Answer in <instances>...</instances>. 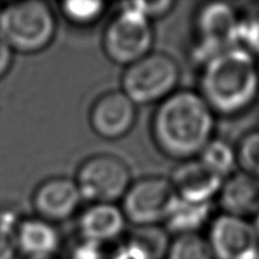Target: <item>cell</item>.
Wrapping results in <instances>:
<instances>
[{"label": "cell", "mask_w": 259, "mask_h": 259, "mask_svg": "<svg viewBox=\"0 0 259 259\" xmlns=\"http://www.w3.org/2000/svg\"><path fill=\"white\" fill-rule=\"evenodd\" d=\"M215 113L196 91L177 90L158 104L152 118V137L169 158L189 161L212 141Z\"/></svg>", "instance_id": "obj_1"}, {"label": "cell", "mask_w": 259, "mask_h": 259, "mask_svg": "<svg viewBox=\"0 0 259 259\" xmlns=\"http://www.w3.org/2000/svg\"><path fill=\"white\" fill-rule=\"evenodd\" d=\"M199 94L215 114L247 110L259 95L257 58L240 47L217 55L204 65Z\"/></svg>", "instance_id": "obj_2"}, {"label": "cell", "mask_w": 259, "mask_h": 259, "mask_svg": "<svg viewBox=\"0 0 259 259\" xmlns=\"http://www.w3.org/2000/svg\"><path fill=\"white\" fill-rule=\"evenodd\" d=\"M56 30L55 14L40 0L13 3L0 10V34L13 51L40 52L52 43Z\"/></svg>", "instance_id": "obj_3"}, {"label": "cell", "mask_w": 259, "mask_h": 259, "mask_svg": "<svg viewBox=\"0 0 259 259\" xmlns=\"http://www.w3.org/2000/svg\"><path fill=\"white\" fill-rule=\"evenodd\" d=\"M180 66L163 52H151L128 66L121 76V91L136 105L161 103L176 91Z\"/></svg>", "instance_id": "obj_4"}, {"label": "cell", "mask_w": 259, "mask_h": 259, "mask_svg": "<svg viewBox=\"0 0 259 259\" xmlns=\"http://www.w3.org/2000/svg\"><path fill=\"white\" fill-rule=\"evenodd\" d=\"M153 42L151 20L126 4L109 22L103 35V48L109 60L125 67L149 55Z\"/></svg>", "instance_id": "obj_5"}, {"label": "cell", "mask_w": 259, "mask_h": 259, "mask_svg": "<svg viewBox=\"0 0 259 259\" xmlns=\"http://www.w3.org/2000/svg\"><path fill=\"white\" fill-rule=\"evenodd\" d=\"M180 202L171 180L162 176H148L132 182L123 197L126 220L136 227L159 225L166 223Z\"/></svg>", "instance_id": "obj_6"}, {"label": "cell", "mask_w": 259, "mask_h": 259, "mask_svg": "<svg viewBox=\"0 0 259 259\" xmlns=\"http://www.w3.org/2000/svg\"><path fill=\"white\" fill-rule=\"evenodd\" d=\"M75 181L82 200L93 204H114L123 200L132 185V175L119 157L95 154L81 164Z\"/></svg>", "instance_id": "obj_7"}, {"label": "cell", "mask_w": 259, "mask_h": 259, "mask_svg": "<svg viewBox=\"0 0 259 259\" xmlns=\"http://www.w3.org/2000/svg\"><path fill=\"white\" fill-rule=\"evenodd\" d=\"M197 53L204 65L219 53L239 47V13L227 3H209L197 13Z\"/></svg>", "instance_id": "obj_8"}, {"label": "cell", "mask_w": 259, "mask_h": 259, "mask_svg": "<svg viewBox=\"0 0 259 259\" xmlns=\"http://www.w3.org/2000/svg\"><path fill=\"white\" fill-rule=\"evenodd\" d=\"M206 239L214 259H259V237L247 219L220 214Z\"/></svg>", "instance_id": "obj_9"}, {"label": "cell", "mask_w": 259, "mask_h": 259, "mask_svg": "<svg viewBox=\"0 0 259 259\" xmlns=\"http://www.w3.org/2000/svg\"><path fill=\"white\" fill-rule=\"evenodd\" d=\"M136 106L121 90L104 94L90 110L91 128L103 139L123 138L136 124Z\"/></svg>", "instance_id": "obj_10"}, {"label": "cell", "mask_w": 259, "mask_h": 259, "mask_svg": "<svg viewBox=\"0 0 259 259\" xmlns=\"http://www.w3.org/2000/svg\"><path fill=\"white\" fill-rule=\"evenodd\" d=\"M81 201L82 196L75 180L62 176L46 180L33 195L38 218L52 224L72 217Z\"/></svg>", "instance_id": "obj_11"}, {"label": "cell", "mask_w": 259, "mask_h": 259, "mask_svg": "<svg viewBox=\"0 0 259 259\" xmlns=\"http://www.w3.org/2000/svg\"><path fill=\"white\" fill-rule=\"evenodd\" d=\"M169 180L182 201L209 204L220 192L225 179L197 158L181 162Z\"/></svg>", "instance_id": "obj_12"}, {"label": "cell", "mask_w": 259, "mask_h": 259, "mask_svg": "<svg viewBox=\"0 0 259 259\" xmlns=\"http://www.w3.org/2000/svg\"><path fill=\"white\" fill-rule=\"evenodd\" d=\"M218 195L223 214L248 219L259 212V179L242 169L224 180Z\"/></svg>", "instance_id": "obj_13"}, {"label": "cell", "mask_w": 259, "mask_h": 259, "mask_svg": "<svg viewBox=\"0 0 259 259\" xmlns=\"http://www.w3.org/2000/svg\"><path fill=\"white\" fill-rule=\"evenodd\" d=\"M126 218L115 204H91L81 214L78 230L82 240L118 242L126 227Z\"/></svg>", "instance_id": "obj_14"}, {"label": "cell", "mask_w": 259, "mask_h": 259, "mask_svg": "<svg viewBox=\"0 0 259 259\" xmlns=\"http://www.w3.org/2000/svg\"><path fill=\"white\" fill-rule=\"evenodd\" d=\"M17 250L28 258L55 257L60 247V234L55 225L40 218H30L18 223L14 230Z\"/></svg>", "instance_id": "obj_15"}, {"label": "cell", "mask_w": 259, "mask_h": 259, "mask_svg": "<svg viewBox=\"0 0 259 259\" xmlns=\"http://www.w3.org/2000/svg\"><path fill=\"white\" fill-rule=\"evenodd\" d=\"M171 242L167 229L146 225L134 228L124 245L129 259H166Z\"/></svg>", "instance_id": "obj_16"}, {"label": "cell", "mask_w": 259, "mask_h": 259, "mask_svg": "<svg viewBox=\"0 0 259 259\" xmlns=\"http://www.w3.org/2000/svg\"><path fill=\"white\" fill-rule=\"evenodd\" d=\"M210 212H211L210 202L192 204L180 199L179 205L174 210L171 217L167 219V230L168 233H175L176 235L197 234V232L209 220Z\"/></svg>", "instance_id": "obj_17"}, {"label": "cell", "mask_w": 259, "mask_h": 259, "mask_svg": "<svg viewBox=\"0 0 259 259\" xmlns=\"http://www.w3.org/2000/svg\"><path fill=\"white\" fill-rule=\"evenodd\" d=\"M199 159L224 179L234 174L238 164L235 149L222 139H212L200 153Z\"/></svg>", "instance_id": "obj_18"}, {"label": "cell", "mask_w": 259, "mask_h": 259, "mask_svg": "<svg viewBox=\"0 0 259 259\" xmlns=\"http://www.w3.org/2000/svg\"><path fill=\"white\" fill-rule=\"evenodd\" d=\"M166 259H214L206 238L197 234L177 235L169 245Z\"/></svg>", "instance_id": "obj_19"}, {"label": "cell", "mask_w": 259, "mask_h": 259, "mask_svg": "<svg viewBox=\"0 0 259 259\" xmlns=\"http://www.w3.org/2000/svg\"><path fill=\"white\" fill-rule=\"evenodd\" d=\"M70 259H129L125 245L120 242H89L82 240L71 252Z\"/></svg>", "instance_id": "obj_20"}, {"label": "cell", "mask_w": 259, "mask_h": 259, "mask_svg": "<svg viewBox=\"0 0 259 259\" xmlns=\"http://www.w3.org/2000/svg\"><path fill=\"white\" fill-rule=\"evenodd\" d=\"M62 14L66 19L72 24L91 25L98 22L104 14L105 4L103 2H90V0H72V2H65L61 4Z\"/></svg>", "instance_id": "obj_21"}, {"label": "cell", "mask_w": 259, "mask_h": 259, "mask_svg": "<svg viewBox=\"0 0 259 259\" xmlns=\"http://www.w3.org/2000/svg\"><path fill=\"white\" fill-rule=\"evenodd\" d=\"M239 47L259 57V4L239 14Z\"/></svg>", "instance_id": "obj_22"}, {"label": "cell", "mask_w": 259, "mask_h": 259, "mask_svg": "<svg viewBox=\"0 0 259 259\" xmlns=\"http://www.w3.org/2000/svg\"><path fill=\"white\" fill-rule=\"evenodd\" d=\"M235 152L240 169L259 179V129L245 134Z\"/></svg>", "instance_id": "obj_23"}, {"label": "cell", "mask_w": 259, "mask_h": 259, "mask_svg": "<svg viewBox=\"0 0 259 259\" xmlns=\"http://www.w3.org/2000/svg\"><path fill=\"white\" fill-rule=\"evenodd\" d=\"M131 8L141 13L148 20L158 19L168 14L175 7V2L172 0H158V2H132L126 3Z\"/></svg>", "instance_id": "obj_24"}, {"label": "cell", "mask_w": 259, "mask_h": 259, "mask_svg": "<svg viewBox=\"0 0 259 259\" xmlns=\"http://www.w3.org/2000/svg\"><path fill=\"white\" fill-rule=\"evenodd\" d=\"M17 245L14 240V230L0 223V259H14Z\"/></svg>", "instance_id": "obj_25"}, {"label": "cell", "mask_w": 259, "mask_h": 259, "mask_svg": "<svg viewBox=\"0 0 259 259\" xmlns=\"http://www.w3.org/2000/svg\"><path fill=\"white\" fill-rule=\"evenodd\" d=\"M13 62V50L0 34V78L9 71Z\"/></svg>", "instance_id": "obj_26"}, {"label": "cell", "mask_w": 259, "mask_h": 259, "mask_svg": "<svg viewBox=\"0 0 259 259\" xmlns=\"http://www.w3.org/2000/svg\"><path fill=\"white\" fill-rule=\"evenodd\" d=\"M252 224H253V227H254L255 232H257V234H258V237H259V212L254 217V222H253Z\"/></svg>", "instance_id": "obj_27"}, {"label": "cell", "mask_w": 259, "mask_h": 259, "mask_svg": "<svg viewBox=\"0 0 259 259\" xmlns=\"http://www.w3.org/2000/svg\"><path fill=\"white\" fill-rule=\"evenodd\" d=\"M27 259H56L55 257H37V258H27Z\"/></svg>", "instance_id": "obj_28"}, {"label": "cell", "mask_w": 259, "mask_h": 259, "mask_svg": "<svg viewBox=\"0 0 259 259\" xmlns=\"http://www.w3.org/2000/svg\"><path fill=\"white\" fill-rule=\"evenodd\" d=\"M258 66H259V61H258Z\"/></svg>", "instance_id": "obj_29"}]
</instances>
